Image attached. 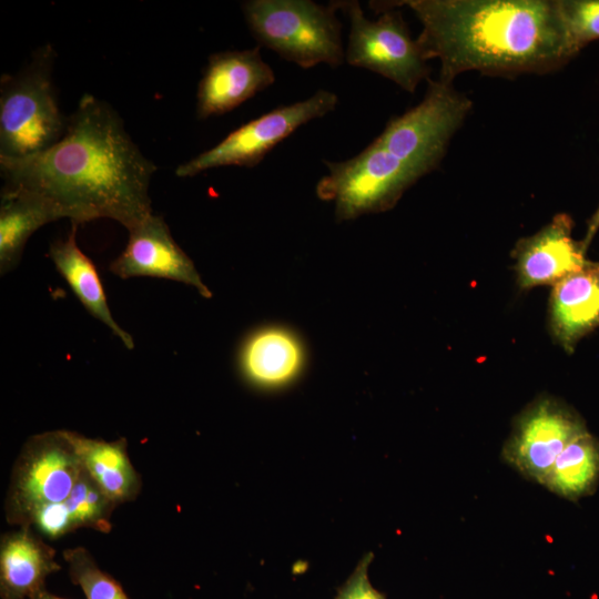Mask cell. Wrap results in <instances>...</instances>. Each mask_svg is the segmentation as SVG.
I'll return each mask as SVG.
<instances>
[{
	"label": "cell",
	"instance_id": "4",
	"mask_svg": "<svg viewBox=\"0 0 599 599\" xmlns=\"http://www.w3.org/2000/svg\"><path fill=\"white\" fill-rule=\"evenodd\" d=\"M342 1L323 6L311 0H248L242 3L246 24L260 47L303 69L345 60L342 23L336 16Z\"/></svg>",
	"mask_w": 599,
	"mask_h": 599
},
{
	"label": "cell",
	"instance_id": "25",
	"mask_svg": "<svg viewBox=\"0 0 599 599\" xmlns=\"http://www.w3.org/2000/svg\"><path fill=\"white\" fill-rule=\"evenodd\" d=\"M598 230H599V206L597 207L596 212L590 217L588 222V226H587V232L585 234L583 240L581 241L582 246L586 251L591 244Z\"/></svg>",
	"mask_w": 599,
	"mask_h": 599
},
{
	"label": "cell",
	"instance_id": "26",
	"mask_svg": "<svg viewBox=\"0 0 599 599\" xmlns=\"http://www.w3.org/2000/svg\"><path fill=\"white\" fill-rule=\"evenodd\" d=\"M30 599H63V598H60V597H57L48 591L42 590L38 593H35L33 597H31Z\"/></svg>",
	"mask_w": 599,
	"mask_h": 599
},
{
	"label": "cell",
	"instance_id": "22",
	"mask_svg": "<svg viewBox=\"0 0 599 599\" xmlns=\"http://www.w3.org/2000/svg\"><path fill=\"white\" fill-rule=\"evenodd\" d=\"M62 556L72 582L82 589L87 599H129L121 585L98 566L87 548H68Z\"/></svg>",
	"mask_w": 599,
	"mask_h": 599
},
{
	"label": "cell",
	"instance_id": "23",
	"mask_svg": "<svg viewBox=\"0 0 599 599\" xmlns=\"http://www.w3.org/2000/svg\"><path fill=\"white\" fill-rule=\"evenodd\" d=\"M568 39L578 53L599 39V0H558Z\"/></svg>",
	"mask_w": 599,
	"mask_h": 599
},
{
	"label": "cell",
	"instance_id": "17",
	"mask_svg": "<svg viewBox=\"0 0 599 599\" xmlns=\"http://www.w3.org/2000/svg\"><path fill=\"white\" fill-rule=\"evenodd\" d=\"M115 507L84 470L72 493L62 501L37 510L28 527L50 539L80 528L110 532Z\"/></svg>",
	"mask_w": 599,
	"mask_h": 599
},
{
	"label": "cell",
	"instance_id": "3",
	"mask_svg": "<svg viewBox=\"0 0 599 599\" xmlns=\"http://www.w3.org/2000/svg\"><path fill=\"white\" fill-rule=\"evenodd\" d=\"M55 51L38 48L30 62L0 78V158L23 159L43 152L64 135L68 124L60 108L52 71Z\"/></svg>",
	"mask_w": 599,
	"mask_h": 599
},
{
	"label": "cell",
	"instance_id": "12",
	"mask_svg": "<svg viewBox=\"0 0 599 599\" xmlns=\"http://www.w3.org/2000/svg\"><path fill=\"white\" fill-rule=\"evenodd\" d=\"M260 45L215 52L209 57L196 92V116L205 120L232 111L275 82Z\"/></svg>",
	"mask_w": 599,
	"mask_h": 599
},
{
	"label": "cell",
	"instance_id": "2",
	"mask_svg": "<svg viewBox=\"0 0 599 599\" xmlns=\"http://www.w3.org/2000/svg\"><path fill=\"white\" fill-rule=\"evenodd\" d=\"M423 26L426 60L439 59V81L460 73L546 72L577 53L558 0H408Z\"/></svg>",
	"mask_w": 599,
	"mask_h": 599
},
{
	"label": "cell",
	"instance_id": "21",
	"mask_svg": "<svg viewBox=\"0 0 599 599\" xmlns=\"http://www.w3.org/2000/svg\"><path fill=\"white\" fill-rule=\"evenodd\" d=\"M599 480V440L586 432L555 460L544 485L558 496L578 500L596 489Z\"/></svg>",
	"mask_w": 599,
	"mask_h": 599
},
{
	"label": "cell",
	"instance_id": "1",
	"mask_svg": "<svg viewBox=\"0 0 599 599\" xmlns=\"http://www.w3.org/2000/svg\"><path fill=\"white\" fill-rule=\"evenodd\" d=\"M155 171L118 112L89 93L53 146L23 159L0 158L6 187L43 196L71 224L111 219L128 231L153 213L149 189Z\"/></svg>",
	"mask_w": 599,
	"mask_h": 599
},
{
	"label": "cell",
	"instance_id": "19",
	"mask_svg": "<svg viewBox=\"0 0 599 599\" xmlns=\"http://www.w3.org/2000/svg\"><path fill=\"white\" fill-rule=\"evenodd\" d=\"M71 226L68 237L50 245L48 256L85 309L106 325L125 347L132 349L133 338L114 321L94 263L78 246L79 225Z\"/></svg>",
	"mask_w": 599,
	"mask_h": 599
},
{
	"label": "cell",
	"instance_id": "6",
	"mask_svg": "<svg viewBox=\"0 0 599 599\" xmlns=\"http://www.w3.org/2000/svg\"><path fill=\"white\" fill-rule=\"evenodd\" d=\"M83 471L70 430L29 437L12 467L4 499L7 522L28 526L37 510L65 499Z\"/></svg>",
	"mask_w": 599,
	"mask_h": 599
},
{
	"label": "cell",
	"instance_id": "16",
	"mask_svg": "<svg viewBox=\"0 0 599 599\" xmlns=\"http://www.w3.org/2000/svg\"><path fill=\"white\" fill-rule=\"evenodd\" d=\"M61 569L55 550L31 527L22 526L0 539L2 599H30L44 590L49 575Z\"/></svg>",
	"mask_w": 599,
	"mask_h": 599
},
{
	"label": "cell",
	"instance_id": "8",
	"mask_svg": "<svg viewBox=\"0 0 599 599\" xmlns=\"http://www.w3.org/2000/svg\"><path fill=\"white\" fill-rule=\"evenodd\" d=\"M341 10L348 16L351 24L346 62L378 73L414 93L428 77L429 68L402 13L380 8L378 19L369 20L356 0L342 1Z\"/></svg>",
	"mask_w": 599,
	"mask_h": 599
},
{
	"label": "cell",
	"instance_id": "9",
	"mask_svg": "<svg viewBox=\"0 0 599 599\" xmlns=\"http://www.w3.org/2000/svg\"><path fill=\"white\" fill-rule=\"evenodd\" d=\"M336 93L317 90L306 100L282 105L227 134L219 144L180 164L175 175L190 177L222 166L254 167L303 124L335 110Z\"/></svg>",
	"mask_w": 599,
	"mask_h": 599
},
{
	"label": "cell",
	"instance_id": "13",
	"mask_svg": "<svg viewBox=\"0 0 599 599\" xmlns=\"http://www.w3.org/2000/svg\"><path fill=\"white\" fill-rule=\"evenodd\" d=\"M572 227L570 215L559 213L537 233L517 242L512 257L521 290L554 286L589 262L581 241L572 237Z\"/></svg>",
	"mask_w": 599,
	"mask_h": 599
},
{
	"label": "cell",
	"instance_id": "11",
	"mask_svg": "<svg viewBox=\"0 0 599 599\" xmlns=\"http://www.w3.org/2000/svg\"><path fill=\"white\" fill-rule=\"evenodd\" d=\"M109 268L123 280L136 276L166 278L195 287L205 298L212 297L193 261L174 241L163 217L154 213L129 231L125 248Z\"/></svg>",
	"mask_w": 599,
	"mask_h": 599
},
{
	"label": "cell",
	"instance_id": "15",
	"mask_svg": "<svg viewBox=\"0 0 599 599\" xmlns=\"http://www.w3.org/2000/svg\"><path fill=\"white\" fill-rule=\"evenodd\" d=\"M549 325L552 337L567 353L599 327V262L589 261L552 286Z\"/></svg>",
	"mask_w": 599,
	"mask_h": 599
},
{
	"label": "cell",
	"instance_id": "10",
	"mask_svg": "<svg viewBox=\"0 0 599 599\" xmlns=\"http://www.w3.org/2000/svg\"><path fill=\"white\" fill-rule=\"evenodd\" d=\"M586 432L572 408L551 397L539 398L518 418L504 455L521 474L544 485L560 453Z\"/></svg>",
	"mask_w": 599,
	"mask_h": 599
},
{
	"label": "cell",
	"instance_id": "7",
	"mask_svg": "<svg viewBox=\"0 0 599 599\" xmlns=\"http://www.w3.org/2000/svg\"><path fill=\"white\" fill-rule=\"evenodd\" d=\"M470 106L451 84L428 79L422 102L389 120L374 141L425 175L439 164Z\"/></svg>",
	"mask_w": 599,
	"mask_h": 599
},
{
	"label": "cell",
	"instance_id": "24",
	"mask_svg": "<svg viewBox=\"0 0 599 599\" xmlns=\"http://www.w3.org/2000/svg\"><path fill=\"white\" fill-rule=\"evenodd\" d=\"M372 560L373 554L363 557L351 577L339 588L335 599H386L368 579V567Z\"/></svg>",
	"mask_w": 599,
	"mask_h": 599
},
{
	"label": "cell",
	"instance_id": "18",
	"mask_svg": "<svg viewBox=\"0 0 599 599\" xmlns=\"http://www.w3.org/2000/svg\"><path fill=\"white\" fill-rule=\"evenodd\" d=\"M70 433L83 469L115 506L139 496L142 479L130 459L125 438L108 441Z\"/></svg>",
	"mask_w": 599,
	"mask_h": 599
},
{
	"label": "cell",
	"instance_id": "14",
	"mask_svg": "<svg viewBox=\"0 0 599 599\" xmlns=\"http://www.w3.org/2000/svg\"><path fill=\"white\" fill-rule=\"evenodd\" d=\"M306 348L301 337L282 325L251 332L237 353L240 375L250 386L277 390L293 384L305 369Z\"/></svg>",
	"mask_w": 599,
	"mask_h": 599
},
{
	"label": "cell",
	"instance_id": "5",
	"mask_svg": "<svg viewBox=\"0 0 599 599\" xmlns=\"http://www.w3.org/2000/svg\"><path fill=\"white\" fill-rule=\"evenodd\" d=\"M324 164L328 173L316 184L319 200L334 203L335 219L344 222L393 209L423 174L373 141L357 155Z\"/></svg>",
	"mask_w": 599,
	"mask_h": 599
},
{
	"label": "cell",
	"instance_id": "20",
	"mask_svg": "<svg viewBox=\"0 0 599 599\" xmlns=\"http://www.w3.org/2000/svg\"><path fill=\"white\" fill-rule=\"evenodd\" d=\"M62 219L43 196L19 187H2L0 201V272L13 270L29 237L41 226Z\"/></svg>",
	"mask_w": 599,
	"mask_h": 599
}]
</instances>
